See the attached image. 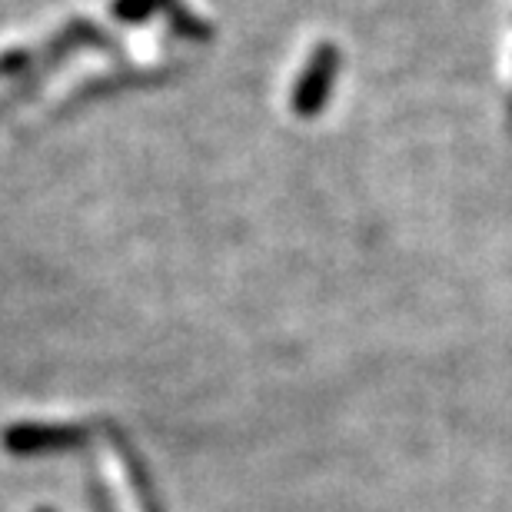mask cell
<instances>
[{"mask_svg":"<svg viewBox=\"0 0 512 512\" xmlns=\"http://www.w3.org/2000/svg\"><path fill=\"white\" fill-rule=\"evenodd\" d=\"M7 453L14 456H40V453H60V449L84 443V429L64 426V423H17L4 429L0 436Z\"/></svg>","mask_w":512,"mask_h":512,"instance_id":"1","label":"cell"},{"mask_svg":"<svg viewBox=\"0 0 512 512\" xmlns=\"http://www.w3.org/2000/svg\"><path fill=\"white\" fill-rule=\"evenodd\" d=\"M333 74H336V50L333 47H320V50H316L310 70H306L303 84H300V94H296V107H300L303 114H313V110L323 104L326 94H330Z\"/></svg>","mask_w":512,"mask_h":512,"instance_id":"2","label":"cell"},{"mask_svg":"<svg viewBox=\"0 0 512 512\" xmlns=\"http://www.w3.org/2000/svg\"><path fill=\"white\" fill-rule=\"evenodd\" d=\"M120 456H124V466H127V476H130V486H133V496H137V489H147V486H143V479H140V469L137 466H133V456L130 453H120ZM140 499H143V512H153V506H150V496H143L140 493Z\"/></svg>","mask_w":512,"mask_h":512,"instance_id":"3","label":"cell"},{"mask_svg":"<svg viewBox=\"0 0 512 512\" xmlns=\"http://www.w3.org/2000/svg\"><path fill=\"white\" fill-rule=\"evenodd\" d=\"M40 512H47V509H40Z\"/></svg>","mask_w":512,"mask_h":512,"instance_id":"4","label":"cell"}]
</instances>
